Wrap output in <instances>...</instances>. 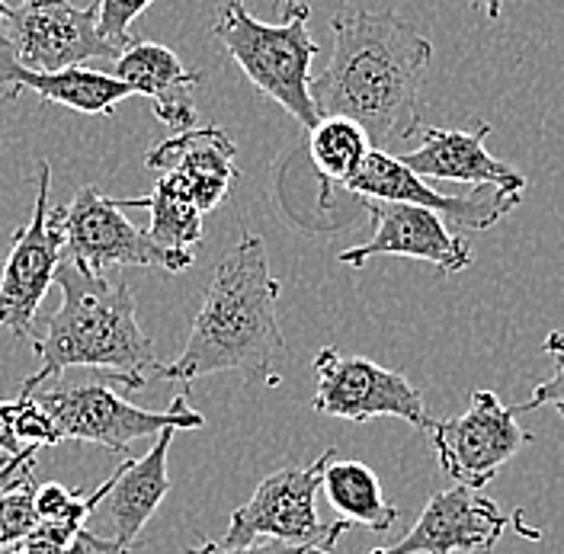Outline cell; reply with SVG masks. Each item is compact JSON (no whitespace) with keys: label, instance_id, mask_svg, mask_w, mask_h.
Wrapping results in <instances>:
<instances>
[{"label":"cell","instance_id":"cell-31","mask_svg":"<svg viewBox=\"0 0 564 554\" xmlns=\"http://www.w3.org/2000/svg\"><path fill=\"white\" fill-rule=\"evenodd\" d=\"M299 3H302V0H280L282 17H285V13H292V10H295V7H299Z\"/></svg>","mask_w":564,"mask_h":554},{"label":"cell","instance_id":"cell-29","mask_svg":"<svg viewBox=\"0 0 564 554\" xmlns=\"http://www.w3.org/2000/svg\"><path fill=\"white\" fill-rule=\"evenodd\" d=\"M20 408H23L20 398H17V401H0V452H3V455H17V452L26 449V446L20 443V436H17Z\"/></svg>","mask_w":564,"mask_h":554},{"label":"cell","instance_id":"cell-3","mask_svg":"<svg viewBox=\"0 0 564 554\" xmlns=\"http://www.w3.org/2000/svg\"><path fill=\"white\" fill-rule=\"evenodd\" d=\"M55 285L62 289V308L45 321V334L33 337L39 369L20 384V394H33L68 369H97L129 391L148 388L161 362L154 340L141 330L129 282L94 276L62 257Z\"/></svg>","mask_w":564,"mask_h":554},{"label":"cell","instance_id":"cell-32","mask_svg":"<svg viewBox=\"0 0 564 554\" xmlns=\"http://www.w3.org/2000/svg\"><path fill=\"white\" fill-rule=\"evenodd\" d=\"M7 17H10V7H7V0H0V26L7 23Z\"/></svg>","mask_w":564,"mask_h":554},{"label":"cell","instance_id":"cell-33","mask_svg":"<svg viewBox=\"0 0 564 554\" xmlns=\"http://www.w3.org/2000/svg\"><path fill=\"white\" fill-rule=\"evenodd\" d=\"M308 554H334V552H327V548H308Z\"/></svg>","mask_w":564,"mask_h":554},{"label":"cell","instance_id":"cell-18","mask_svg":"<svg viewBox=\"0 0 564 554\" xmlns=\"http://www.w3.org/2000/svg\"><path fill=\"white\" fill-rule=\"evenodd\" d=\"M0 90L7 100H17L23 90H30L42 104L68 106L74 112H84V116H112L116 106L126 97H132V90L119 77H112L109 70L23 68L13 58V48L7 42L3 26H0Z\"/></svg>","mask_w":564,"mask_h":554},{"label":"cell","instance_id":"cell-23","mask_svg":"<svg viewBox=\"0 0 564 554\" xmlns=\"http://www.w3.org/2000/svg\"><path fill=\"white\" fill-rule=\"evenodd\" d=\"M35 446L0 458V548L17 545L39 525L35 513Z\"/></svg>","mask_w":564,"mask_h":554},{"label":"cell","instance_id":"cell-15","mask_svg":"<svg viewBox=\"0 0 564 554\" xmlns=\"http://www.w3.org/2000/svg\"><path fill=\"white\" fill-rule=\"evenodd\" d=\"M238 144L218 126H196L186 132H176L174 139L158 141L148 154L144 164L148 171L174 176L186 189V196L196 203V208L206 215L218 208L231 186L238 183Z\"/></svg>","mask_w":564,"mask_h":554},{"label":"cell","instance_id":"cell-10","mask_svg":"<svg viewBox=\"0 0 564 554\" xmlns=\"http://www.w3.org/2000/svg\"><path fill=\"white\" fill-rule=\"evenodd\" d=\"M317 391L312 408L324 416L366 423L376 416H398L411 426H430L423 394L401 372L382 369L362 356H340L324 347L315 356Z\"/></svg>","mask_w":564,"mask_h":554},{"label":"cell","instance_id":"cell-24","mask_svg":"<svg viewBox=\"0 0 564 554\" xmlns=\"http://www.w3.org/2000/svg\"><path fill=\"white\" fill-rule=\"evenodd\" d=\"M132 554L112 539H100L90 529H65L52 522H39L26 539L10 545L7 554Z\"/></svg>","mask_w":564,"mask_h":554},{"label":"cell","instance_id":"cell-17","mask_svg":"<svg viewBox=\"0 0 564 554\" xmlns=\"http://www.w3.org/2000/svg\"><path fill=\"white\" fill-rule=\"evenodd\" d=\"M494 132L491 122H478L471 132L468 129H423L421 148L401 154L398 161L411 167L417 176L433 180H453V183H471V186H500L523 193L527 176L517 167L497 161L488 151V135Z\"/></svg>","mask_w":564,"mask_h":554},{"label":"cell","instance_id":"cell-20","mask_svg":"<svg viewBox=\"0 0 564 554\" xmlns=\"http://www.w3.org/2000/svg\"><path fill=\"white\" fill-rule=\"evenodd\" d=\"M321 490L327 493V503L340 513V520L350 525H362L369 532H388L398 522V510L388 503L379 475L362 461H330L324 471Z\"/></svg>","mask_w":564,"mask_h":554},{"label":"cell","instance_id":"cell-2","mask_svg":"<svg viewBox=\"0 0 564 554\" xmlns=\"http://www.w3.org/2000/svg\"><path fill=\"white\" fill-rule=\"evenodd\" d=\"M276 302L280 279L270 273L267 243L257 235H241L212 273L186 347L174 362L161 366L158 379L196 381L215 372H241L276 388V362L285 349Z\"/></svg>","mask_w":564,"mask_h":554},{"label":"cell","instance_id":"cell-9","mask_svg":"<svg viewBox=\"0 0 564 554\" xmlns=\"http://www.w3.org/2000/svg\"><path fill=\"white\" fill-rule=\"evenodd\" d=\"M430 439L440 468L462 487H481L503 471L517 452L532 443L517 423V408H507L494 391H475L468 411L449 420H430Z\"/></svg>","mask_w":564,"mask_h":554},{"label":"cell","instance_id":"cell-28","mask_svg":"<svg viewBox=\"0 0 564 554\" xmlns=\"http://www.w3.org/2000/svg\"><path fill=\"white\" fill-rule=\"evenodd\" d=\"M186 554H308V545H289V542H276V539H260V542H250V545L228 548L221 542H203V545L189 548Z\"/></svg>","mask_w":564,"mask_h":554},{"label":"cell","instance_id":"cell-30","mask_svg":"<svg viewBox=\"0 0 564 554\" xmlns=\"http://www.w3.org/2000/svg\"><path fill=\"white\" fill-rule=\"evenodd\" d=\"M471 7H475V10H481L488 20H497V17H500V10H503V0H471Z\"/></svg>","mask_w":564,"mask_h":554},{"label":"cell","instance_id":"cell-34","mask_svg":"<svg viewBox=\"0 0 564 554\" xmlns=\"http://www.w3.org/2000/svg\"><path fill=\"white\" fill-rule=\"evenodd\" d=\"M100 554H106V552H100Z\"/></svg>","mask_w":564,"mask_h":554},{"label":"cell","instance_id":"cell-5","mask_svg":"<svg viewBox=\"0 0 564 554\" xmlns=\"http://www.w3.org/2000/svg\"><path fill=\"white\" fill-rule=\"evenodd\" d=\"M39 408L52 420L55 439H77V443H97L109 452H126L135 439H154L161 430H199L206 426V416L189 408L186 391L171 401V411H141L129 404L122 394L112 391V379L94 381H62L33 391Z\"/></svg>","mask_w":564,"mask_h":554},{"label":"cell","instance_id":"cell-27","mask_svg":"<svg viewBox=\"0 0 564 554\" xmlns=\"http://www.w3.org/2000/svg\"><path fill=\"white\" fill-rule=\"evenodd\" d=\"M545 352L555 359V372L545 381H539L532 388V398H529L523 408H517V416L529 414V411H539V408H555L564 416V334L555 330L545 337Z\"/></svg>","mask_w":564,"mask_h":554},{"label":"cell","instance_id":"cell-14","mask_svg":"<svg viewBox=\"0 0 564 554\" xmlns=\"http://www.w3.org/2000/svg\"><path fill=\"white\" fill-rule=\"evenodd\" d=\"M366 208L376 221V235L366 243L347 247L340 253V263L366 267V260L372 257H411L436 267L443 276L471 267L468 243L453 235L436 211L411 203H382V199H366Z\"/></svg>","mask_w":564,"mask_h":554},{"label":"cell","instance_id":"cell-11","mask_svg":"<svg viewBox=\"0 0 564 554\" xmlns=\"http://www.w3.org/2000/svg\"><path fill=\"white\" fill-rule=\"evenodd\" d=\"M13 58L23 68H80L90 58H119L97 30V3L77 7L74 0H23L10 7L3 23Z\"/></svg>","mask_w":564,"mask_h":554},{"label":"cell","instance_id":"cell-25","mask_svg":"<svg viewBox=\"0 0 564 554\" xmlns=\"http://www.w3.org/2000/svg\"><path fill=\"white\" fill-rule=\"evenodd\" d=\"M106 481L94 493H77L65 485H39L35 490V513L39 522H52V525H65V529H84V522L97 513V507L104 503Z\"/></svg>","mask_w":564,"mask_h":554},{"label":"cell","instance_id":"cell-12","mask_svg":"<svg viewBox=\"0 0 564 554\" xmlns=\"http://www.w3.org/2000/svg\"><path fill=\"white\" fill-rule=\"evenodd\" d=\"M520 525L517 532L527 539H542V532L529 529L527 513H503L491 497H485L475 487H449L426 500L421 520L414 529L398 539L388 548H376L372 554H453V552H485L500 542V535Z\"/></svg>","mask_w":564,"mask_h":554},{"label":"cell","instance_id":"cell-8","mask_svg":"<svg viewBox=\"0 0 564 554\" xmlns=\"http://www.w3.org/2000/svg\"><path fill=\"white\" fill-rule=\"evenodd\" d=\"M35 167L33 218L17 228L0 267V327L30 340L39 305L48 295L65 253V235L52 208V167L48 161H39Z\"/></svg>","mask_w":564,"mask_h":554},{"label":"cell","instance_id":"cell-1","mask_svg":"<svg viewBox=\"0 0 564 554\" xmlns=\"http://www.w3.org/2000/svg\"><path fill=\"white\" fill-rule=\"evenodd\" d=\"M334 55L312 80L317 112L352 119L376 151L421 129V90L433 45L408 20L376 10H340L330 20Z\"/></svg>","mask_w":564,"mask_h":554},{"label":"cell","instance_id":"cell-4","mask_svg":"<svg viewBox=\"0 0 564 554\" xmlns=\"http://www.w3.org/2000/svg\"><path fill=\"white\" fill-rule=\"evenodd\" d=\"M308 17L312 7L299 3L282 17V23H263L247 10V0H225L212 33L260 94L276 100L312 132L321 112L312 97L317 42L308 33Z\"/></svg>","mask_w":564,"mask_h":554},{"label":"cell","instance_id":"cell-16","mask_svg":"<svg viewBox=\"0 0 564 554\" xmlns=\"http://www.w3.org/2000/svg\"><path fill=\"white\" fill-rule=\"evenodd\" d=\"M109 74L119 77L132 97H148L154 104V116L174 132L196 129V87L203 84V74L186 68L167 45L135 35L119 52Z\"/></svg>","mask_w":564,"mask_h":554},{"label":"cell","instance_id":"cell-22","mask_svg":"<svg viewBox=\"0 0 564 554\" xmlns=\"http://www.w3.org/2000/svg\"><path fill=\"white\" fill-rule=\"evenodd\" d=\"M372 141L369 135L344 116H324L308 132V154L315 164V174L324 186V196L330 193V183L344 186L369 157Z\"/></svg>","mask_w":564,"mask_h":554},{"label":"cell","instance_id":"cell-13","mask_svg":"<svg viewBox=\"0 0 564 554\" xmlns=\"http://www.w3.org/2000/svg\"><path fill=\"white\" fill-rule=\"evenodd\" d=\"M344 189L362 199H382V203H411V206L436 211L446 225L471 228V231H488L503 215H510L520 206L523 193L500 189V186H475L468 196H446L436 193L423 176L411 167H404L394 154L388 151H369L362 167L344 183Z\"/></svg>","mask_w":564,"mask_h":554},{"label":"cell","instance_id":"cell-6","mask_svg":"<svg viewBox=\"0 0 564 554\" xmlns=\"http://www.w3.org/2000/svg\"><path fill=\"white\" fill-rule=\"evenodd\" d=\"M334 458H337V449H327L305 468L289 465V468L273 471L270 478H263L245 507H238L231 513L221 545L238 548V545H250L260 539H276V542H289V545L334 552L337 539L347 529H352L347 520L321 522L315 510V497L324 481V471Z\"/></svg>","mask_w":564,"mask_h":554},{"label":"cell","instance_id":"cell-19","mask_svg":"<svg viewBox=\"0 0 564 554\" xmlns=\"http://www.w3.org/2000/svg\"><path fill=\"white\" fill-rule=\"evenodd\" d=\"M180 430L167 426L154 436V446L141 458L122 461L109 478H106L104 507L106 517L112 522L116 535L112 542L135 552V539L148 520L158 513L161 500L171 490V475H167V452Z\"/></svg>","mask_w":564,"mask_h":554},{"label":"cell","instance_id":"cell-7","mask_svg":"<svg viewBox=\"0 0 564 554\" xmlns=\"http://www.w3.org/2000/svg\"><path fill=\"white\" fill-rule=\"evenodd\" d=\"M55 218L65 235V253L94 276L129 267L183 273L196 260L186 250H167L151 241L148 231L135 228L122 215L119 199H109L97 186H80L70 206L55 208Z\"/></svg>","mask_w":564,"mask_h":554},{"label":"cell","instance_id":"cell-21","mask_svg":"<svg viewBox=\"0 0 564 554\" xmlns=\"http://www.w3.org/2000/svg\"><path fill=\"white\" fill-rule=\"evenodd\" d=\"M119 208H148V238L167 250H186L193 253L196 243L203 241V211L186 196V189L174 176L161 174L154 183V193L144 199H119Z\"/></svg>","mask_w":564,"mask_h":554},{"label":"cell","instance_id":"cell-26","mask_svg":"<svg viewBox=\"0 0 564 554\" xmlns=\"http://www.w3.org/2000/svg\"><path fill=\"white\" fill-rule=\"evenodd\" d=\"M154 0H97V30L104 35L106 45L122 52L135 35L132 23L151 7Z\"/></svg>","mask_w":564,"mask_h":554}]
</instances>
